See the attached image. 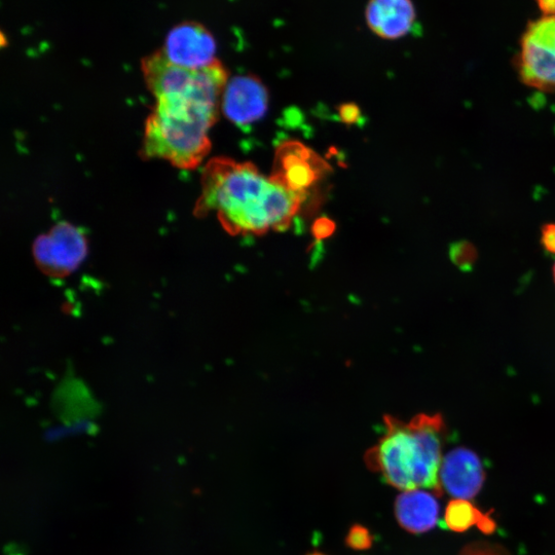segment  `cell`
Wrapping results in <instances>:
<instances>
[{
    "mask_svg": "<svg viewBox=\"0 0 555 555\" xmlns=\"http://www.w3.org/2000/svg\"><path fill=\"white\" fill-rule=\"evenodd\" d=\"M162 51L171 62L192 69L218 61L213 34L203 24L194 21L174 26L167 34Z\"/></svg>",
    "mask_w": 555,
    "mask_h": 555,
    "instance_id": "52a82bcc",
    "label": "cell"
},
{
    "mask_svg": "<svg viewBox=\"0 0 555 555\" xmlns=\"http://www.w3.org/2000/svg\"><path fill=\"white\" fill-rule=\"evenodd\" d=\"M496 527V523L494 520H492V517L489 513L484 514L477 524V528L486 535L493 534L496 531Z\"/></svg>",
    "mask_w": 555,
    "mask_h": 555,
    "instance_id": "e0dca14e",
    "label": "cell"
},
{
    "mask_svg": "<svg viewBox=\"0 0 555 555\" xmlns=\"http://www.w3.org/2000/svg\"><path fill=\"white\" fill-rule=\"evenodd\" d=\"M308 555H325V554L320 553V552H314V553H311V554H308Z\"/></svg>",
    "mask_w": 555,
    "mask_h": 555,
    "instance_id": "44dd1931",
    "label": "cell"
},
{
    "mask_svg": "<svg viewBox=\"0 0 555 555\" xmlns=\"http://www.w3.org/2000/svg\"><path fill=\"white\" fill-rule=\"evenodd\" d=\"M439 505L435 497L424 491H406L395 502L398 524L407 532L422 534L435 528Z\"/></svg>",
    "mask_w": 555,
    "mask_h": 555,
    "instance_id": "8fae6325",
    "label": "cell"
},
{
    "mask_svg": "<svg viewBox=\"0 0 555 555\" xmlns=\"http://www.w3.org/2000/svg\"><path fill=\"white\" fill-rule=\"evenodd\" d=\"M201 185L195 215L203 218L214 212L222 228L233 236L287 230L306 199L265 176L253 164L228 158L208 162Z\"/></svg>",
    "mask_w": 555,
    "mask_h": 555,
    "instance_id": "6da1fadb",
    "label": "cell"
},
{
    "mask_svg": "<svg viewBox=\"0 0 555 555\" xmlns=\"http://www.w3.org/2000/svg\"><path fill=\"white\" fill-rule=\"evenodd\" d=\"M449 254L452 263L463 272H470L478 258L476 247L468 241L451 244Z\"/></svg>",
    "mask_w": 555,
    "mask_h": 555,
    "instance_id": "4fadbf2b",
    "label": "cell"
},
{
    "mask_svg": "<svg viewBox=\"0 0 555 555\" xmlns=\"http://www.w3.org/2000/svg\"><path fill=\"white\" fill-rule=\"evenodd\" d=\"M224 90L207 87L155 98L145 122L141 156L194 170L211 150L209 132L218 119Z\"/></svg>",
    "mask_w": 555,
    "mask_h": 555,
    "instance_id": "7a4b0ae2",
    "label": "cell"
},
{
    "mask_svg": "<svg viewBox=\"0 0 555 555\" xmlns=\"http://www.w3.org/2000/svg\"><path fill=\"white\" fill-rule=\"evenodd\" d=\"M483 462L471 450L458 448L442 460L439 480L441 488L462 500L474 498L485 484Z\"/></svg>",
    "mask_w": 555,
    "mask_h": 555,
    "instance_id": "9c48e42d",
    "label": "cell"
},
{
    "mask_svg": "<svg viewBox=\"0 0 555 555\" xmlns=\"http://www.w3.org/2000/svg\"><path fill=\"white\" fill-rule=\"evenodd\" d=\"M222 110L240 127L262 120L269 106V93L261 80L238 77L228 83L222 96Z\"/></svg>",
    "mask_w": 555,
    "mask_h": 555,
    "instance_id": "ba28073f",
    "label": "cell"
},
{
    "mask_svg": "<svg viewBox=\"0 0 555 555\" xmlns=\"http://www.w3.org/2000/svg\"><path fill=\"white\" fill-rule=\"evenodd\" d=\"M552 273H553V280H554V283H555V264H554V266H553Z\"/></svg>",
    "mask_w": 555,
    "mask_h": 555,
    "instance_id": "ffe728a7",
    "label": "cell"
},
{
    "mask_svg": "<svg viewBox=\"0 0 555 555\" xmlns=\"http://www.w3.org/2000/svg\"><path fill=\"white\" fill-rule=\"evenodd\" d=\"M368 27L385 40H398L412 30L416 10L412 0H369L365 11Z\"/></svg>",
    "mask_w": 555,
    "mask_h": 555,
    "instance_id": "30bf717a",
    "label": "cell"
},
{
    "mask_svg": "<svg viewBox=\"0 0 555 555\" xmlns=\"http://www.w3.org/2000/svg\"><path fill=\"white\" fill-rule=\"evenodd\" d=\"M385 431L368 450L365 463L398 490L431 489L441 495L439 471L446 425L440 415H419L409 422L387 416Z\"/></svg>",
    "mask_w": 555,
    "mask_h": 555,
    "instance_id": "3957f363",
    "label": "cell"
},
{
    "mask_svg": "<svg viewBox=\"0 0 555 555\" xmlns=\"http://www.w3.org/2000/svg\"><path fill=\"white\" fill-rule=\"evenodd\" d=\"M460 555H511L507 549L489 542H474L464 547Z\"/></svg>",
    "mask_w": 555,
    "mask_h": 555,
    "instance_id": "9a60e30c",
    "label": "cell"
},
{
    "mask_svg": "<svg viewBox=\"0 0 555 555\" xmlns=\"http://www.w3.org/2000/svg\"><path fill=\"white\" fill-rule=\"evenodd\" d=\"M544 16L555 15V0H536Z\"/></svg>",
    "mask_w": 555,
    "mask_h": 555,
    "instance_id": "ac0fdd59",
    "label": "cell"
},
{
    "mask_svg": "<svg viewBox=\"0 0 555 555\" xmlns=\"http://www.w3.org/2000/svg\"><path fill=\"white\" fill-rule=\"evenodd\" d=\"M374 541L372 532L361 525H353L346 536V545L358 551L372 548Z\"/></svg>",
    "mask_w": 555,
    "mask_h": 555,
    "instance_id": "5bb4252c",
    "label": "cell"
},
{
    "mask_svg": "<svg viewBox=\"0 0 555 555\" xmlns=\"http://www.w3.org/2000/svg\"><path fill=\"white\" fill-rule=\"evenodd\" d=\"M540 242L546 253L555 255V222H549L541 228Z\"/></svg>",
    "mask_w": 555,
    "mask_h": 555,
    "instance_id": "2e32d148",
    "label": "cell"
},
{
    "mask_svg": "<svg viewBox=\"0 0 555 555\" xmlns=\"http://www.w3.org/2000/svg\"><path fill=\"white\" fill-rule=\"evenodd\" d=\"M330 229H332V227L329 221H319V226L316 227V235L320 238H324L330 234Z\"/></svg>",
    "mask_w": 555,
    "mask_h": 555,
    "instance_id": "d6986e66",
    "label": "cell"
},
{
    "mask_svg": "<svg viewBox=\"0 0 555 555\" xmlns=\"http://www.w3.org/2000/svg\"><path fill=\"white\" fill-rule=\"evenodd\" d=\"M88 245L83 233L68 224H60L49 234L37 238L33 245L35 263L51 277H66L76 271L87 256Z\"/></svg>",
    "mask_w": 555,
    "mask_h": 555,
    "instance_id": "5b68a950",
    "label": "cell"
},
{
    "mask_svg": "<svg viewBox=\"0 0 555 555\" xmlns=\"http://www.w3.org/2000/svg\"><path fill=\"white\" fill-rule=\"evenodd\" d=\"M484 513L480 512L467 500L451 501L444 514V523L451 531L463 533L480 521Z\"/></svg>",
    "mask_w": 555,
    "mask_h": 555,
    "instance_id": "7c38bea8",
    "label": "cell"
},
{
    "mask_svg": "<svg viewBox=\"0 0 555 555\" xmlns=\"http://www.w3.org/2000/svg\"><path fill=\"white\" fill-rule=\"evenodd\" d=\"M327 168L308 147L291 141L280 145L271 177L282 187L306 198Z\"/></svg>",
    "mask_w": 555,
    "mask_h": 555,
    "instance_id": "8992f818",
    "label": "cell"
},
{
    "mask_svg": "<svg viewBox=\"0 0 555 555\" xmlns=\"http://www.w3.org/2000/svg\"><path fill=\"white\" fill-rule=\"evenodd\" d=\"M515 63L518 77L527 87L555 92V15L529 24Z\"/></svg>",
    "mask_w": 555,
    "mask_h": 555,
    "instance_id": "277c9868",
    "label": "cell"
}]
</instances>
